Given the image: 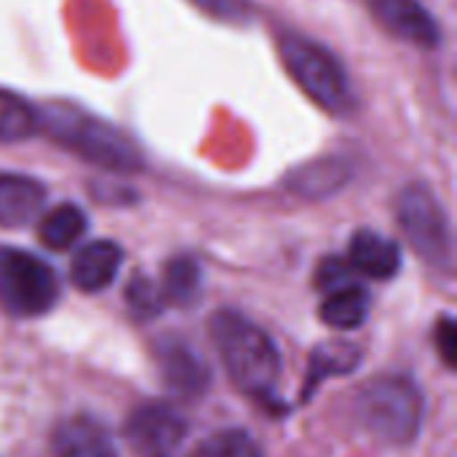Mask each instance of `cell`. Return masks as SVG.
Wrapping results in <instances>:
<instances>
[{
	"label": "cell",
	"mask_w": 457,
	"mask_h": 457,
	"mask_svg": "<svg viewBox=\"0 0 457 457\" xmlns=\"http://www.w3.org/2000/svg\"><path fill=\"white\" fill-rule=\"evenodd\" d=\"M284 64L289 70V75L295 78V83L324 110L329 112H345L351 110V83L345 70L340 67V62L321 48L319 43L287 32L278 40Z\"/></svg>",
	"instance_id": "cell-4"
},
{
	"label": "cell",
	"mask_w": 457,
	"mask_h": 457,
	"mask_svg": "<svg viewBox=\"0 0 457 457\" xmlns=\"http://www.w3.org/2000/svg\"><path fill=\"white\" fill-rule=\"evenodd\" d=\"M37 129L75 155L107 171H139L145 166L139 147L112 123L64 102H48L35 110Z\"/></svg>",
	"instance_id": "cell-1"
},
{
	"label": "cell",
	"mask_w": 457,
	"mask_h": 457,
	"mask_svg": "<svg viewBox=\"0 0 457 457\" xmlns=\"http://www.w3.org/2000/svg\"><path fill=\"white\" fill-rule=\"evenodd\" d=\"M46 204V187L21 174L0 177V228L29 225Z\"/></svg>",
	"instance_id": "cell-13"
},
{
	"label": "cell",
	"mask_w": 457,
	"mask_h": 457,
	"mask_svg": "<svg viewBox=\"0 0 457 457\" xmlns=\"http://www.w3.org/2000/svg\"><path fill=\"white\" fill-rule=\"evenodd\" d=\"M59 297V284L54 270L21 252L0 246V308L11 316H43L54 308Z\"/></svg>",
	"instance_id": "cell-5"
},
{
	"label": "cell",
	"mask_w": 457,
	"mask_h": 457,
	"mask_svg": "<svg viewBox=\"0 0 457 457\" xmlns=\"http://www.w3.org/2000/svg\"><path fill=\"white\" fill-rule=\"evenodd\" d=\"M212 343L233 386L249 396H268L281 375V356L268 332L233 311H220L209 321Z\"/></svg>",
	"instance_id": "cell-2"
},
{
	"label": "cell",
	"mask_w": 457,
	"mask_h": 457,
	"mask_svg": "<svg viewBox=\"0 0 457 457\" xmlns=\"http://www.w3.org/2000/svg\"><path fill=\"white\" fill-rule=\"evenodd\" d=\"M51 450L54 457H118L110 431L86 415L59 423L51 439Z\"/></svg>",
	"instance_id": "cell-10"
},
{
	"label": "cell",
	"mask_w": 457,
	"mask_h": 457,
	"mask_svg": "<svg viewBox=\"0 0 457 457\" xmlns=\"http://www.w3.org/2000/svg\"><path fill=\"white\" fill-rule=\"evenodd\" d=\"M356 364H359V348L356 345H351V343H324L313 353L311 372H308V391H313L316 383L324 380V378L348 375L351 370H356Z\"/></svg>",
	"instance_id": "cell-18"
},
{
	"label": "cell",
	"mask_w": 457,
	"mask_h": 457,
	"mask_svg": "<svg viewBox=\"0 0 457 457\" xmlns=\"http://www.w3.org/2000/svg\"><path fill=\"white\" fill-rule=\"evenodd\" d=\"M37 131V115L21 96L0 88V142H21Z\"/></svg>",
	"instance_id": "cell-19"
},
{
	"label": "cell",
	"mask_w": 457,
	"mask_h": 457,
	"mask_svg": "<svg viewBox=\"0 0 457 457\" xmlns=\"http://www.w3.org/2000/svg\"><path fill=\"white\" fill-rule=\"evenodd\" d=\"M86 214L72 206V204H59L56 209H51L40 228H37V236H40V244L54 249V252H64L70 249L83 233H86Z\"/></svg>",
	"instance_id": "cell-16"
},
{
	"label": "cell",
	"mask_w": 457,
	"mask_h": 457,
	"mask_svg": "<svg viewBox=\"0 0 457 457\" xmlns=\"http://www.w3.org/2000/svg\"><path fill=\"white\" fill-rule=\"evenodd\" d=\"M367 3L370 11L380 19V24L388 27L396 37L426 48L439 43L436 21L418 0H367Z\"/></svg>",
	"instance_id": "cell-9"
},
{
	"label": "cell",
	"mask_w": 457,
	"mask_h": 457,
	"mask_svg": "<svg viewBox=\"0 0 457 457\" xmlns=\"http://www.w3.org/2000/svg\"><path fill=\"white\" fill-rule=\"evenodd\" d=\"M399 222L415 252L434 268L453 265V236L447 214L428 185H410L399 198Z\"/></svg>",
	"instance_id": "cell-6"
},
{
	"label": "cell",
	"mask_w": 457,
	"mask_h": 457,
	"mask_svg": "<svg viewBox=\"0 0 457 457\" xmlns=\"http://www.w3.org/2000/svg\"><path fill=\"white\" fill-rule=\"evenodd\" d=\"M126 297H129V305H131L134 316H139V319H153V316L161 313V305H163L161 289L145 276H139V278H134L129 284Z\"/></svg>",
	"instance_id": "cell-21"
},
{
	"label": "cell",
	"mask_w": 457,
	"mask_h": 457,
	"mask_svg": "<svg viewBox=\"0 0 457 457\" xmlns=\"http://www.w3.org/2000/svg\"><path fill=\"white\" fill-rule=\"evenodd\" d=\"M193 3L217 19H233V21L246 19V0H193Z\"/></svg>",
	"instance_id": "cell-23"
},
{
	"label": "cell",
	"mask_w": 457,
	"mask_h": 457,
	"mask_svg": "<svg viewBox=\"0 0 457 457\" xmlns=\"http://www.w3.org/2000/svg\"><path fill=\"white\" fill-rule=\"evenodd\" d=\"M436 343H439V351H442L447 367H455L457 329L453 319H442V324H439V329H436Z\"/></svg>",
	"instance_id": "cell-24"
},
{
	"label": "cell",
	"mask_w": 457,
	"mask_h": 457,
	"mask_svg": "<svg viewBox=\"0 0 457 457\" xmlns=\"http://www.w3.org/2000/svg\"><path fill=\"white\" fill-rule=\"evenodd\" d=\"M348 177H351V171L343 161L324 158V161H316V163L295 171L289 179V187L300 195L321 198V195H332L335 190H340L348 182Z\"/></svg>",
	"instance_id": "cell-15"
},
{
	"label": "cell",
	"mask_w": 457,
	"mask_h": 457,
	"mask_svg": "<svg viewBox=\"0 0 457 457\" xmlns=\"http://www.w3.org/2000/svg\"><path fill=\"white\" fill-rule=\"evenodd\" d=\"M123 262V252L112 241H94L83 246L70 265V278L80 292H102L107 289Z\"/></svg>",
	"instance_id": "cell-11"
},
{
	"label": "cell",
	"mask_w": 457,
	"mask_h": 457,
	"mask_svg": "<svg viewBox=\"0 0 457 457\" xmlns=\"http://www.w3.org/2000/svg\"><path fill=\"white\" fill-rule=\"evenodd\" d=\"M351 265L348 262H343V260H337V257H329L321 268H319V276H316V284L321 287V289H327V292H332V289H340V287H345V284H351L348 278H351Z\"/></svg>",
	"instance_id": "cell-22"
},
{
	"label": "cell",
	"mask_w": 457,
	"mask_h": 457,
	"mask_svg": "<svg viewBox=\"0 0 457 457\" xmlns=\"http://www.w3.org/2000/svg\"><path fill=\"white\" fill-rule=\"evenodd\" d=\"M367 313H370V295L356 284L332 289L319 308L321 321L332 329H356L367 321Z\"/></svg>",
	"instance_id": "cell-14"
},
{
	"label": "cell",
	"mask_w": 457,
	"mask_h": 457,
	"mask_svg": "<svg viewBox=\"0 0 457 457\" xmlns=\"http://www.w3.org/2000/svg\"><path fill=\"white\" fill-rule=\"evenodd\" d=\"M348 265L370 278L386 281L399 273L402 252H399L396 241H391L375 230H359L348 244Z\"/></svg>",
	"instance_id": "cell-12"
},
{
	"label": "cell",
	"mask_w": 457,
	"mask_h": 457,
	"mask_svg": "<svg viewBox=\"0 0 457 457\" xmlns=\"http://www.w3.org/2000/svg\"><path fill=\"white\" fill-rule=\"evenodd\" d=\"M158 364L166 386L185 399H198L209 388V367L185 340H163L158 345Z\"/></svg>",
	"instance_id": "cell-8"
},
{
	"label": "cell",
	"mask_w": 457,
	"mask_h": 457,
	"mask_svg": "<svg viewBox=\"0 0 457 457\" xmlns=\"http://www.w3.org/2000/svg\"><path fill=\"white\" fill-rule=\"evenodd\" d=\"M356 415L372 439L388 447L412 445L423 423L420 388L410 378L383 375L361 388Z\"/></svg>",
	"instance_id": "cell-3"
},
{
	"label": "cell",
	"mask_w": 457,
	"mask_h": 457,
	"mask_svg": "<svg viewBox=\"0 0 457 457\" xmlns=\"http://www.w3.org/2000/svg\"><path fill=\"white\" fill-rule=\"evenodd\" d=\"M187 426L182 420V415L163 402H153V404H142L139 410L131 412L129 423H126V436L134 447L145 450V453H169L171 447H177L185 436Z\"/></svg>",
	"instance_id": "cell-7"
},
{
	"label": "cell",
	"mask_w": 457,
	"mask_h": 457,
	"mask_svg": "<svg viewBox=\"0 0 457 457\" xmlns=\"http://www.w3.org/2000/svg\"><path fill=\"white\" fill-rule=\"evenodd\" d=\"M201 292V268L190 257H174L163 273L161 297L171 305H193Z\"/></svg>",
	"instance_id": "cell-17"
},
{
	"label": "cell",
	"mask_w": 457,
	"mask_h": 457,
	"mask_svg": "<svg viewBox=\"0 0 457 457\" xmlns=\"http://www.w3.org/2000/svg\"><path fill=\"white\" fill-rule=\"evenodd\" d=\"M195 457H262L260 447L246 431L230 428V431H217L212 434L198 450Z\"/></svg>",
	"instance_id": "cell-20"
}]
</instances>
